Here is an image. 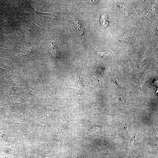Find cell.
I'll return each mask as SVG.
<instances>
[{
    "mask_svg": "<svg viewBox=\"0 0 158 158\" xmlns=\"http://www.w3.org/2000/svg\"><path fill=\"white\" fill-rule=\"evenodd\" d=\"M71 16L73 19V20L74 24V26L76 31L80 35H81L83 33V32L78 19L74 15L72 14Z\"/></svg>",
    "mask_w": 158,
    "mask_h": 158,
    "instance_id": "6da1fadb",
    "label": "cell"
},
{
    "mask_svg": "<svg viewBox=\"0 0 158 158\" xmlns=\"http://www.w3.org/2000/svg\"><path fill=\"white\" fill-rule=\"evenodd\" d=\"M98 55L102 59H105L106 58L109 52L107 51H104L102 52H97Z\"/></svg>",
    "mask_w": 158,
    "mask_h": 158,
    "instance_id": "7a4b0ae2",
    "label": "cell"
},
{
    "mask_svg": "<svg viewBox=\"0 0 158 158\" xmlns=\"http://www.w3.org/2000/svg\"><path fill=\"white\" fill-rule=\"evenodd\" d=\"M85 157L83 155L80 157H77L75 154L74 151L72 149H71V157L70 158H85Z\"/></svg>",
    "mask_w": 158,
    "mask_h": 158,
    "instance_id": "3957f363",
    "label": "cell"
},
{
    "mask_svg": "<svg viewBox=\"0 0 158 158\" xmlns=\"http://www.w3.org/2000/svg\"><path fill=\"white\" fill-rule=\"evenodd\" d=\"M89 2H90V3H92V4L93 3H96L98 1H96V0H88V1Z\"/></svg>",
    "mask_w": 158,
    "mask_h": 158,
    "instance_id": "277c9868",
    "label": "cell"
}]
</instances>
